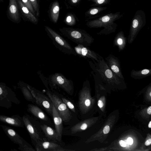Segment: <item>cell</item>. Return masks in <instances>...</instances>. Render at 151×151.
Returning a JSON list of instances; mask_svg holds the SVG:
<instances>
[{
    "label": "cell",
    "mask_w": 151,
    "mask_h": 151,
    "mask_svg": "<svg viewBox=\"0 0 151 151\" xmlns=\"http://www.w3.org/2000/svg\"><path fill=\"white\" fill-rule=\"evenodd\" d=\"M93 61L88 60L94 79L100 83L107 92L117 88L121 83V78L110 69L103 57L99 55L98 61Z\"/></svg>",
    "instance_id": "obj_1"
},
{
    "label": "cell",
    "mask_w": 151,
    "mask_h": 151,
    "mask_svg": "<svg viewBox=\"0 0 151 151\" xmlns=\"http://www.w3.org/2000/svg\"><path fill=\"white\" fill-rule=\"evenodd\" d=\"M24 126L35 147L39 142L47 140L41 126V122L26 114L22 116Z\"/></svg>",
    "instance_id": "obj_2"
},
{
    "label": "cell",
    "mask_w": 151,
    "mask_h": 151,
    "mask_svg": "<svg viewBox=\"0 0 151 151\" xmlns=\"http://www.w3.org/2000/svg\"><path fill=\"white\" fill-rule=\"evenodd\" d=\"M59 29L63 35L77 45L88 47L94 41V38L82 30L68 28Z\"/></svg>",
    "instance_id": "obj_3"
},
{
    "label": "cell",
    "mask_w": 151,
    "mask_h": 151,
    "mask_svg": "<svg viewBox=\"0 0 151 151\" xmlns=\"http://www.w3.org/2000/svg\"><path fill=\"white\" fill-rule=\"evenodd\" d=\"M118 14H111L101 17L99 19L90 21L87 25L90 27H103L104 29L97 34L99 35H107L115 31L116 26L113 22L118 17Z\"/></svg>",
    "instance_id": "obj_4"
},
{
    "label": "cell",
    "mask_w": 151,
    "mask_h": 151,
    "mask_svg": "<svg viewBox=\"0 0 151 151\" xmlns=\"http://www.w3.org/2000/svg\"><path fill=\"white\" fill-rule=\"evenodd\" d=\"M89 81L87 79L83 84L79 94L78 106L80 110L83 114H86L93 108L95 99L91 95Z\"/></svg>",
    "instance_id": "obj_5"
},
{
    "label": "cell",
    "mask_w": 151,
    "mask_h": 151,
    "mask_svg": "<svg viewBox=\"0 0 151 151\" xmlns=\"http://www.w3.org/2000/svg\"><path fill=\"white\" fill-rule=\"evenodd\" d=\"M44 27L47 34L57 48L65 54L76 55L74 48L61 35L48 26Z\"/></svg>",
    "instance_id": "obj_6"
},
{
    "label": "cell",
    "mask_w": 151,
    "mask_h": 151,
    "mask_svg": "<svg viewBox=\"0 0 151 151\" xmlns=\"http://www.w3.org/2000/svg\"><path fill=\"white\" fill-rule=\"evenodd\" d=\"M48 84L52 88L57 87L62 89L69 95L72 96L74 92L73 81L68 79L62 74L56 73L50 75L47 78Z\"/></svg>",
    "instance_id": "obj_7"
},
{
    "label": "cell",
    "mask_w": 151,
    "mask_h": 151,
    "mask_svg": "<svg viewBox=\"0 0 151 151\" xmlns=\"http://www.w3.org/2000/svg\"><path fill=\"white\" fill-rule=\"evenodd\" d=\"M47 95L50 98L61 117L64 123H67L71 120L72 115L69 109L57 93L47 90Z\"/></svg>",
    "instance_id": "obj_8"
},
{
    "label": "cell",
    "mask_w": 151,
    "mask_h": 151,
    "mask_svg": "<svg viewBox=\"0 0 151 151\" xmlns=\"http://www.w3.org/2000/svg\"><path fill=\"white\" fill-rule=\"evenodd\" d=\"M116 117L111 113L108 117L106 121L100 129L92 135L85 142L86 144L95 141L103 142L106 139L114 124Z\"/></svg>",
    "instance_id": "obj_9"
},
{
    "label": "cell",
    "mask_w": 151,
    "mask_h": 151,
    "mask_svg": "<svg viewBox=\"0 0 151 151\" xmlns=\"http://www.w3.org/2000/svg\"><path fill=\"white\" fill-rule=\"evenodd\" d=\"M20 101L14 92L3 83H0V106L7 109L11 107L12 103L19 104Z\"/></svg>",
    "instance_id": "obj_10"
},
{
    "label": "cell",
    "mask_w": 151,
    "mask_h": 151,
    "mask_svg": "<svg viewBox=\"0 0 151 151\" xmlns=\"http://www.w3.org/2000/svg\"><path fill=\"white\" fill-rule=\"evenodd\" d=\"M27 87L36 100V103L52 116V103L42 91L27 84Z\"/></svg>",
    "instance_id": "obj_11"
},
{
    "label": "cell",
    "mask_w": 151,
    "mask_h": 151,
    "mask_svg": "<svg viewBox=\"0 0 151 151\" xmlns=\"http://www.w3.org/2000/svg\"><path fill=\"white\" fill-rule=\"evenodd\" d=\"M99 119L98 116L90 118L76 124L69 128H63V134H73L85 130L95 124Z\"/></svg>",
    "instance_id": "obj_12"
},
{
    "label": "cell",
    "mask_w": 151,
    "mask_h": 151,
    "mask_svg": "<svg viewBox=\"0 0 151 151\" xmlns=\"http://www.w3.org/2000/svg\"><path fill=\"white\" fill-rule=\"evenodd\" d=\"M27 107L28 112L40 122L55 128L54 125L51 120L41 108L32 104H28Z\"/></svg>",
    "instance_id": "obj_13"
},
{
    "label": "cell",
    "mask_w": 151,
    "mask_h": 151,
    "mask_svg": "<svg viewBox=\"0 0 151 151\" xmlns=\"http://www.w3.org/2000/svg\"><path fill=\"white\" fill-rule=\"evenodd\" d=\"M37 151H68L73 150L67 149L56 142L47 140L38 142L35 147Z\"/></svg>",
    "instance_id": "obj_14"
},
{
    "label": "cell",
    "mask_w": 151,
    "mask_h": 151,
    "mask_svg": "<svg viewBox=\"0 0 151 151\" xmlns=\"http://www.w3.org/2000/svg\"><path fill=\"white\" fill-rule=\"evenodd\" d=\"M77 54L85 58H88L96 62L98 61L99 54L91 50L88 47L77 45L74 47Z\"/></svg>",
    "instance_id": "obj_15"
},
{
    "label": "cell",
    "mask_w": 151,
    "mask_h": 151,
    "mask_svg": "<svg viewBox=\"0 0 151 151\" xmlns=\"http://www.w3.org/2000/svg\"><path fill=\"white\" fill-rule=\"evenodd\" d=\"M0 121L16 127L23 128L25 127L22 117L18 114L10 116L0 115Z\"/></svg>",
    "instance_id": "obj_16"
},
{
    "label": "cell",
    "mask_w": 151,
    "mask_h": 151,
    "mask_svg": "<svg viewBox=\"0 0 151 151\" xmlns=\"http://www.w3.org/2000/svg\"><path fill=\"white\" fill-rule=\"evenodd\" d=\"M53 104V103H52ZM55 128L58 134L60 142H61L63 129V119L60 114L53 104L52 114Z\"/></svg>",
    "instance_id": "obj_17"
},
{
    "label": "cell",
    "mask_w": 151,
    "mask_h": 151,
    "mask_svg": "<svg viewBox=\"0 0 151 151\" xmlns=\"http://www.w3.org/2000/svg\"><path fill=\"white\" fill-rule=\"evenodd\" d=\"M105 60L109 68L116 75L121 78H123L117 58L110 54L105 58Z\"/></svg>",
    "instance_id": "obj_18"
},
{
    "label": "cell",
    "mask_w": 151,
    "mask_h": 151,
    "mask_svg": "<svg viewBox=\"0 0 151 151\" xmlns=\"http://www.w3.org/2000/svg\"><path fill=\"white\" fill-rule=\"evenodd\" d=\"M18 8L17 0H9L8 15L12 21L16 23H19L21 20Z\"/></svg>",
    "instance_id": "obj_19"
},
{
    "label": "cell",
    "mask_w": 151,
    "mask_h": 151,
    "mask_svg": "<svg viewBox=\"0 0 151 151\" xmlns=\"http://www.w3.org/2000/svg\"><path fill=\"white\" fill-rule=\"evenodd\" d=\"M41 126L47 141L56 143L60 142L55 129L41 123Z\"/></svg>",
    "instance_id": "obj_20"
},
{
    "label": "cell",
    "mask_w": 151,
    "mask_h": 151,
    "mask_svg": "<svg viewBox=\"0 0 151 151\" xmlns=\"http://www.w3.org/2000/svg\"><path fill=\"white\" fill-rule=\"evenodd\" d=\"M4 132L14 143L19 145L22 144L24 139L14 129L5 125H1Z\"/></svg>",
    "instance_id": "obj_21"
},
{
    "label": "cell",
    "mask_w": 151,
    "mask_h": 151,
    "mask_svg": "<svg viewBox=\"0 0 151 151\" xmlns=\"http://www.w3.org/2000/svg\"><path fill=\"white\" fill-rule=\"evenodd\" d=\"M18 7L24 16L32 23L37 24L38 19L35 15L23 3L21 0H17Z\"/></svg>",
    "instance_id": "obj_22"
},
{
    "label": "cell",
    "mask_w": 151,
    "mask_h": 151,
    "mask_svg": "<svg viewBox=\"0 0 151 151\" xmlns=\"http://www.w3.org/2000/svg\"><path fill=\"white\" fill-rule=\"evenodd\" d=\"M17 85L26 100L36 103V100L28 88L27 84L22 81H19L17 83Z\"/></svg>",
    "instance_id": "obj_23"
},
{
    "label": "cell",
    "mask_w": 151,
    "mask_h": 151,
    "mask_svg": "<svg viewBox=\"0 0 151 151\" xmlns=\"http://www.w3.org/2000/svg\"><path fill=\"white\" fill-rule=\"evenodd\" d=\"M60 7L58 2L55 1L51 5L50 9V16L52 22L54 23L57 22L58 19Z\"/></svg>",
    "instance_id": "obj_24"
},
{
    "label": "cell",
    "mask_w": 151,
    "mask_h": 151,
    "mask_svg": "<svg viewBox=\"0 0 151 151\" xmlns=\"http://www.w3.org/2000/svg\"><path fill=\"white\" fill-rule=\"evenodd\" d=\"M123 36L121 33H119L115 37L113 41L114 45L118 47L119 50H121L123 47L124 45Z\"/></svg>",
    "instance_id": "obj_25"
},
{
    "label": "cell",
    "mask_w": 151,
    "mask_h": 151,
    "mask_svg": "<svg viewBox=\"0 0 151 151\" xmlns=\"http://www.w3.org/2000/svg\"><path fill=\"white\" fill-rule=\"evenodd\" d=\"M142 21L140 15L136 16L133 19L132 24V29L133 32H134L142 24Z\"/></svg>",
    "instance_id": "obj_26"
},
{
    "label": "cell",
    "mask_w": 151,
    "mask_h": 151,
    "mask_svg": "<svg viewBox=\"0 0 151 151\" xmlns=\"http://www.w3.org/2000/svg\"><path fill=\"white\" fill-rule=\"evenodd\" d=\"M19 145L18 149L22 151H35L32 146L24 139L23 141L22 144Z\"/></svg>",
    "instance_id": "obj_27"
},
{
    "label": "cell",
    "mask_w": 151,
    "mask_h": 151,
    "mask_svg": "<svg viewBox=\"0 0 151 151\" xmlns=\"http://www.w3.org/2000/svg\"><path fill=\"white\" fill-rule=\"evenodd\" d=\"M61 97L68 108L73 112L76 113L75 108L73 104L68 99L64 97Z\"/></svg>",
    "instance_id": "obj_28"
},
{
    "label": "cell",
    "mask_w": 151,
    "mask_h": 151,
    "mask_svg": "<svg viewBox=\"0 0 151 151\" xmlns=\"http://www.w3.org/2000/svg\"><path fill=\"white\" fill-rule=\"evenodd\" d=\"M30 1L37 17H39L40 15V10L38 3L37 0H29Z\"/></svg>",
    "instance_id": "obj_29"
},
{
    "label": "cell",
    "mask_w": 151,
    "mask_h": 151,
    "mask_svg": "<svg viewBox=\"0 0 151 151\" xmlns=\"http://www.w3.org/2000/svg\"><path fill=\"white\" fill-rule=\"evenodd\" d=\"M21 1L35 15H36L33 6L29 0H21Z\"/></svg>",
    "instance_id": "obj_30"
},
{
    "label": "cell",
    "mask_w": 151,
    "mask_h": 151,
    "mask_svg": "<svg viewBox=\"0 0 151 151\" xmlns=\"http://www.w3.org/2000/svg\"><path fill=\"white\" fill-rule=\"evenodd\" d=\"M41 79V80L44 85L47 89V90H50L48 87V83L47 78L45 77L43 74L41 73V71H38L37 72Z\"/></svg>",
    "instance_id": "obj_31"
},
{
    "label": "cell",
    "mask_w": 151,
    "mask_h": 151,
    "mask_svg": "<svg viewBox=\"0 0 151 151\" xmlns=\"http://www.w3.org/2000/svg\"><path fill=\"white\" fill-rule=\"evenodd\" d=\"M91 150L93 151H109V150L108 147H106L101 148H95Z\"/></svg>",
    "instance_id": "obj_32"
},
{
    "label": "cell",
    "mask_w": 151,
    "mask_h": 151,
    "mask_svg": "<svg viewBox=\"0 0 151 151\" xmlns=\"http://www.w3.org/2000/svg\"><path fill=\"white\" fill-rule=\"evenodd\" d=\"M66 22L67 24L69 25H71L72 17L71 16H67L66 19Z\"/></svg>",
    "instance_id": "obj_33"
},
{
    "label": "cell",
    "mask_w": 151,
    "mask_h": 151,
    "mask_svg": "<svg viewBox=\"0 0 151 151\" xmlns=\"http://www.w3.org/2000/svg\"><path fill=\"white\" fill-rule=\"evenodd\" d=\"M119 145L122 147H126V144L124 141L122 140H120L119 141Z\"/></svg>",
    "instance_id": "obj_34"
},
{
    "label": "cell",
    "mask_w": 151,
    "mask_h": 151,
    "mask_svg": "<svg viewBox=\"0 0 151 151\" xmlns=\"http://www.w3.org/2000/svg\"><path fill=\"white\" fill-rule=\"evenodd\" d=\"M99 10L97 9H91L90 12V14L92 15H94L98 13Z\"/></svg>",
    "instance_id": "obj_35"
},
{
    "label": "cell",
    "mask_w": 151,
    "mask_h": 151,
    "mask_svg": "<svg viewBox=\"0 0 151 151\" xmlns=\"http://www.w3.org/2000/svg\"><path fill=\"white\" fill-rule=\"evenodd\" d=\"M149 70L147 69H145L142 70L141 71V73L143 75H146L149 73Z\"/></svg>",
    "instance_id": "obj_36"
},
{
    "label": "cell",
    "mask_w": 151,
    "mask_h": 151,
    "mask_svg": "<svg viewBox=\"0 0 151 151\" xmlns=\"http://www.w3.org/2000/svg\"><path fill=\"white\" fill-rule=\"evenodd\" d=\"M128 143L129 145H132L133 143V140L130 137H128L127 139Z\"/></svg>",
    "instance_id": "obj_37"
},
{
    "label": "cell",
    "mask_w": 151,
    "mask_h": 151,
    "mask_svg": "<svg viewBox=\"0 0 151 151\" xmlns=\"http://www.w3.org/2000/svg\"><path fill=\"white\" fill-rule=\"evenodd\" d=\"M151 144V139H147L145 142V145L146 146H148Z\"/></svg>",
    "instance_id": "obj_38"
},
{
    "label": "cell",
    "mask_w": 151,
    "mask_h": 151,
    "mask_svg": "<svg viewBox=\"0 0 151 151\" xmlns=\"http://www.w3.org/2000/svg\"><path fill=\"white\" fill-rule=\"evenodd\" d=\"M106 0H97V3L98 4H101L105 2Z\"/></svg>",
    "instance_id": "obj_39"
},
{
    "label": "cell",
    "mask_w": 151,
    "mask_h": 151,
    "mask_svg": "<svg viewBox=\"0 0 151 151\" xmlns=\"http://www.w3.org/2000/svg\"><path fill=\"white\" fill-rule=\"evenodd\" d=\"M147 113L149 114H151V106H149L147 109Z\"/></svg>",
    "instance_id": "obj_40"
},
{
    "label": "cell",
    "mask_w": 151,
    "mask_h": 151,
    "mask_svg": "<svg viewBox=\"0 0 151 151\" xmlns=\"http://www.w3.org/2000/svg\"><path fill=\"white\" fill-rule=\"evenodd\" d=\"M78 0H71L72 1L73 3H76L77 2Z\"/></svg>",
    "instance_id": "obj_41"
},
{
    "label": "cell",
    "mask_w": 151,
    "mask_h": 151,
    "mask_svg": "<svg viewBox=\"0 0 151 151\" xmlns=\"http://www.w3.org/2000/svg\"><path fill=\"white\" fill-rule=\"evenodd\" d=\"M148 127L150 128H151V121L150 122L149 124Z\"/></svg>",
    "instance_id": "obj_42"
},
{
    "label": "cell",
    "mask_w": 151,
    "mask_h": 151,
    "mask_svg": "<svg viewBox=\"0 0 151 151\" xmlns=\"http://www.w3.org/2000/svg\"><path fill=\"white\" fill-rule=\"evenodd\" d=\"M37 1H38V3H39L40 1L41 0H37Z\"/></svg>",
    "instance_id": "obj_43"
},
{
    "label": "cell",
    "mask_w": 151,
    "mask_h": 151,
    "mask_svg": "<svg viewBox=\"0 0 151 151\" xmlns=\"http://www.w3.org/2000/svg\"><path fill=\"white\" fill-rule=\"evenodd\" d=\"M150 95L151 96V92L150 93Z\"/></svg>",
    "instance_id": "obj_44"
},
{
    "label": "cell",
    "mask_w": 151,
    "mask_h": 151,
    "mask_svg": "<svg viewBox=\"0 0 151 151\" xmlns=\"http://www.w3.org/2000/svg\"><path fill=\"white\" fill-rule=\"evenodd\" d=\"M47 0V1H48V0Z\"/></svg>",
    "instance_id": "obj_45"
}]
</instances>
